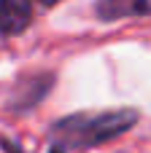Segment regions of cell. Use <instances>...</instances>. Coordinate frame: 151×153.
Returning <instances> with one entry per match:
<instances>
[{"instance_id": "277c9868", "label": "cell", "mask_w": 151, "mask_h": 153, "mask_svg": "<svg viewBox=\"0 0 151 153\" xmlns=\"http://www.w3.org/2000/svg\"><path fill=\"white\" fill-rule=\"evenodd\" d=\"M0 145H3V148H8V153H22V148H16V145H14V143H8V140H3Z\"/></svg>"}, {"instance_id": "5b68a950", "label": "cell", "mask_w": 151, "mask_h": 153, "mask_svg": "<svg viewBox=\"0 0 151 153\" xmlns=\"http://www.w3.org/2000/svg\"><path fill=\"white\" fill-rule=\"evenodd\" d=\"M51 153H65V151H62V148H57V145H54V148H51Z\"/></svg>"}, {"instance_id": "7a4b0ae2", "label": "cell", "mask_w": 151, "mask_h": 153, "mask_svg": "<svg viewBox=\"0 0 151 153\" xmlns=\"http://www.w3.org/2000/svg\"><path fill=\"white\" fill-rule=\"evenodd\" d=\"M32 22V5L24 0H3L0 3V35L11 38L27 30Z\"/></svg>"}, {"instance_id": "3957f363", "label": "cell", "mask_w": 151, "mask_h": 153, "mask_svg": "<svg viewBox=\"0 0 151 153\" xmlns=\"http://www.w3.org/2000/svg\"><path fill=\"white\" fill-rule=\"evenodd\" d=\"M97 16L103 22H116L124 16H149L151 13V3H127V0H105L95 5Z\"/></svg>"}, {"instance_id": "6da1fadb", "label": "cell", "mask_w": 151, "mask_h": 153, "mask_svg": "<svg viewBox=\"0 0 151 153\" xmlns=\"http://www.w3.org/2000/svg\"><path fill=\"white\" fill-rule=\"evenodd\" d=\"M138 124V110L132 108H116L103 113H76L68 118H59L51 126V137L57 148H92L103 145L124 132H130Z\"/></svg>"}]
</instances>
